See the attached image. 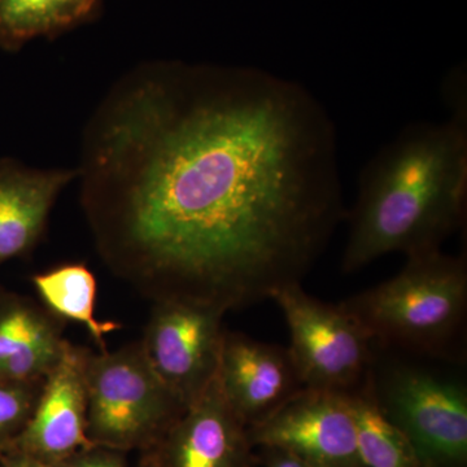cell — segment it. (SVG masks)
<instances>
[{
  "instance_id": "4fadbf2b",
  "label": "cell",
  "mask_w": 467,
  "mask_h": 467,
  "mask_svg": "<svg viewBox=\"0 0 467 467\" xmlns=\"http://www.w3.org/2000/svg\"><path fill=\"white\" fill-rule=\"evenodd\" d=\"M64 321L0 285V379L38 382L57 364L67 339Z\"/></svg>"
},
{
  "instance_id": "9c48e42d",
  "label": "cell",
  "mask_w": 467,
  "mask_h": 467,
  "mask_svg": "<svg viewBox=\"0 0 467 467\" xmlns=\"http://www.w3.org/2000/svg\"><path fill=\"white\" fill-rule=\"evenodd\" d=\"M90 352L67 340L63 355L43 380L26 425L9 450L64 463L94 445L88 436L86 368Z\"/></svg>"
},
{
  "instance_id": "30bf717a",
  "label": "cell",
  "mask_w": 467,
  "mask_h": 467,
  "mask_svg": "<svg viewBox=\"0 0 467 467\" xmlns=\"http://www.w3.org/2000/svg\"><path fill=\"white\" fill-rule=\"evenodd\" d=\"M217 382L236 417L251 427L303 391L288 348L225 331Z\"/></svg>"
},
{
  "instance_id": "ac0fdd59",
  "label": "cell",
  "mask_w": 467,
  "mask_h": 467,
  "mask_svg": "<svg viewBox=\"0 0 467 467\" xmlns=\"http://www.w3.org/2000/svg\"><path fill=\"white\" fill-rule=\"evenodd\" d=\"M61 465L64 467H130L125 451L110 450L99 445H92L88 450L78 451Z\"/></svg>"
},
{
  "instance_id": "2e32d148",
  "label": "cell",
  "mask_w": 467,
  "mask_h": 467,
  "mask_svg": "<svg viewBox=\"0 0 467 467\" xmlns=\"http://www.w3.org/2000/svg\"><path fill=\"white\" fill-rule=\"evenodd\" d=\"M359 459L364 467H420L413 447L378 407L368 373L348 393Z\"/></svg>"
},
{
  "instance_id": "7c38bea8",
  "label": "cell",
  "mask_w": 467,
  "mask_h": 467,
  "mask_svg": "<svg viewBox=\"0 0 467 467\" xmlns=\"http://www.w3.org/2000/svg\"><path fill=\"white\" fill-rule=\"evenodd\" d=\"M77 178L69 169H36L0 159V267L32 254L47 229L61 192Z\"/></svg>"
},
{
  "instance_id": "5b68a950",
  "label": "cell",
  "mask_w": 467,
  "mask_h": 467,
  "mask_svg": "<svg viewBox=\"0 0 467 467\" xmlns=\"http://www.w3.org/2000/svg\"><path fill=\"white\" fill-rule=\"evenodd\" d=\"M86 379L88 436L99 447L152 451L187 409L150 367L140 342L90 352Z\"/></svg>"
},
{
  "instance_id": "ba28073f",
  "label": "cell",
  "mask_w": 467,
  "mask_h": 467,
  "mask_svg": "<svg viewBox=\"0 0 467 467\" xmlns=\"http://www.w3.org/2000/svg\"><path fill=\"white\" fill-rule=\"evenodd\" d=\"M248 435L254 447L279 448L316 467H364L348 393L304 389Z\"/></svg>"
},
{
  "instance_id": "e0dca14e",
  "label": "cell",
  "mask_w": 467,
  "mask_h": 467,
  "mask_svg": "<svg viewBox=\"0 0 467 467\" xmlns=\"http://www.w3.org/2000/svg\"><path fill=\"white\" fill-rule=\"evenodd\" d=\"M43 380L11 382L0 379V459L26 425L41 393Z\"/></svg>"
},
{
  "instance_id": "5bb4252c",
  "label": "cell",
  "mask_w": 467,
  "mask_h": 467,
  "mask_svg": "<svg viewBox=\"0 0 467 467\" xmlns=\"http://www.w3.org/2000/svg\"><path fill=\"white\" fill-rule=\"evenodd\" d=\"M32 284L45 308L61 321L84 326L91 339L107 350L106 337L121 328L116 321L95 316L98 284L85 263H67L32 276Z\"/></svg>"
},
{
  "instance_id": "8fae6325",
  "label": "cell",
  "mask_w": 467,
  "mask_h": 467,
  "mask_svg": "<svg viewBox=\"0 0 467 467\" xmlns=\"http://www.w3.org/2000/svg\"><path fill=\"white\" fill-rule=\"evenodd\" d=\"M254 450L214 378L152 451L160 467H254Z\"/></svg>"
},
{
  "instance_id": "ffe728a7",
  "label": "cell",
  "mask_w": 467,
  "mask_h": 467,
  "mask_svg": "<svg viewBox=\"0 0 467 467\" xmlns=\"http://www.w3.org/2000/svg\"><path fill=\"white\" fill-rule=\"evenodd\" d=\"M0 467H64L61 463L46 462V461L36 459L29 454L21 451L9 450L0 459Z\"/></svg>"
},
{
  "instance_id": "7a4b0ae2",
  "label": "cell",
  "mask_w": 467,
  "mask_h": 467,
  "mask_svg": "<svg viewBox=\"0 0 467 467\" xmlns=\"http://www.w3.org/2000/svg\"><path fill=\"white\" fill-rule=\"evenodd\" d=\"M466 113L408 126L370 160L348 213L344 273L379 257L441 251L462 225L467 192Z\"/></svg>"
},
{
  "instance_id": "52a82bcc",
  "label": "cell",
  "mask_w": 467,
  "mask_h": 467,
  "mask_svg": "<svg viewBox=\"0 0 467 467\" xmlns=\"http://www.w3.org/2000/svg\"><path fill=\"white\" fill-rule=\"evenodd\" d=\"M223 310L178 301L153 303L140 344L169 389L189 407L217 376Z\"/></svg>"
},
{
  "instance_id": "d6986e66",
  "label": "cell",
  "mask_w": 467,
  "mask_h": 467,
  "mask_svg": "<svg viewBox=\"0 0 467 467\" xmlns=\"http://www.w3.org/2000/svg\"><path fill=\"white\" fill-rule=\"evenodd\" d=\"M259 450L257 460L265 467H316L290 451L279 448L261 447Z\"/></svg>"
},
{
  "instance_id": "277c9868",
  "label": "cell",
  "mask_w": 467,
  "mask_h": 467,
  "mask_svg": "<svg viewBox=\"0 0 467 467\" xmlns=\"http://www.w3.org/2000/svg\"><path fill=\"white\" fill-rule=\"evenodd\" d=\"M384 416L407 436L420 467H467V384L420 358L376 347L368 370Z\"/></svg>"
},
{
  "instance_id": "44dd1931",
  "label": "cell",
  "mask_w": 467,
  "mask_h": 467,
  "mask_svg": "<svg viewBox=\"0 0 467 467\" xmlns=\"http://www.w3.org/2000/svg\"><path fill=\"white\" fill-rule=\"evenodd\" d=\"M138 467H160L152 451H142Z\"/></svg>"
},
{
  "instance_id": "8992f818",
  "label": "cell",
  "mask_w": 467,
  "mask_h": 467,
  "mask_svg": "<svg viewBox=\"0 0 467 467\" xmlns=\"http://www.w3.org/2000/svg\"><path fill=\"white\" fill-rule=\"evenodd\" d=\"M290 330L292 361L306 389L349 393L367 379L376 346L340 304L310 296L291 285L272 296Z\"/></svg>"
},
{
  "instance_id": "6da1fadb",
  "label": "cell",
  "mask_w": 467,
  "mask_h": 467,
  "mask_svg": "<svg viewBox=\"0 0 467 467\" xmlns=\"http://www.w3.org/2000/svg\"><path fill=\"white\" fill-rule=\"evenodd\" d=\"M77 177L101 260L153 303L272 299L301 285L344 216L325 110L245 67L126 73L86 126Z\"/></svg>"
},
{
  "instance_id": "3957f363",
  "label": "cell",
  "mask_w": 467,
  "mask_h": 467,
  "mask_svg": "<svg viewBox=\"0 0 467 467\" xmlns=\"http://www.w3.org/2000/svg\"><path fill=\"white\" fill-rule=\"evenodd\" d=\"M389 281L340 303L374 346L434 361L465 359L467 263L441 251L407 257Z\"/></svg>"
},
{
  "instance_id": "9a60e30c",
  "label": "cell",
  "mask_w": 467,
  "mask_h": 467,
  "mask_svg": "<svg viewBox=\"0 0 467 467\" xmlns=\"http://www.w3.org/2000/svg\"><path fill=\"white\" fill-rule=\"evenodd\" d=\"M101 0H0V48L17 51L41 36H55L94 16Z\"/></svg>"
}]
</instances>
